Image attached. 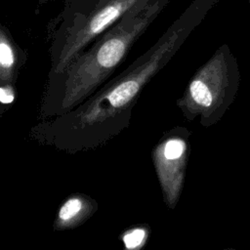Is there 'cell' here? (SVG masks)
Instances as JSON below:
<instances>
[{"label": "cell", "instance_id": "30bf717a", "mask_svg": "<svg viewBox=\"0 0 250 250\" xmlns=\"http://www.w3.org/2000/svg\"><path fill=\"white\" fill-rule=\"evenodd\" d=\"M56 1H62L64 3V2L71 1V0H38V6L45 5V4H48V3H51V2H56Z\"/></svg>", "mask_w": 250, "mask_h": 250}, {"label": "cell", "instance_id": "9c48e42d", "mask_svg": "<svg viewBox=\"0 0 250 250\" xmlns=\"http://www.w3.org/2000/svg\"><path fill=\"white\" fill-rule=\"evenodd\" d=\"M16 99L14 84L0 85V102L2 104H10Z\"/></svg>", "mask_w": 250, "mask_h": 250}, {"label": "cell", "instance_id": "6da1fadb", "mask_svg": "<svg viewBox=\"0 0 250 250\" xmlns=\"http://www.w3.org/2000/svg\"><path fill=\"white\" fill-rule=\"evenodd\" d=\"M220 0H192L147 51L106 81L72 110L35 124L29 134L37 143L68 153L97 149L131 123L145 86L180 50L189 34Z\"/></svg>", "mask_w": 250, "mask_h": 250}, {"label": "cell", "instance_id": "52a82bcc", "mask_svg": "<svg viewBox=\"0 0 250 250\" xmlns=\"http://www.w3.org/2000/svg\"><path fill=\"white\" fill-rule=\"evenodd\" d=\"M24 51L14 40L9 28L0 24V85L15 84L17 73L24 63Z\"/></svg>", "mask_w": 250, "mask_h": 250}, {"label": "cell", "instance_id": "5b68a950", "mask_svg": "<svg viewBox=\"0 0 250 250\" xmlns=\"http://www.w3.org/2000/svg\"><path fill=\"white\" fill-rule=\"evenodd\" d=\"M189 136L187 128L175 127L162 135L151 152L163 201L170 209L176 207L182 194L190 150Z\"/></svg>", "mask_w": 250, "mask_h": 250}, {"label": "cell", "instance_id": "7a4b0ae2", "mask_svg": "<svg viewBox=\"0 0 250 250\" xmlns=\"http://www.w3.org/2000/svg\"><path fill=\"white\" fill-rule=\"evenodd\" d=\"M169 0H151L123 16L60 73L48 75L39 116L62 115L97 92L125 60Z\"/></svg>", "mask_w": 250, "mask_h": 250}, {"label": "cell", "instance_id": "ba28073f", "mask_svg": "<svg viewBox=\"0 0 250 250\" xmlns=\"http://www.w3.org/2000/svg\"><path fill=\"white\" fill-rule=\"evenodd\" d=\"M148 238L146 228H133L122 234V242L128 250H137L142 248Z\"/></svg>", "mask_w": 250, "mask_h": 250}, {"label": "cell", "instance_id": "277c9868", "mask_svg": "<svg viewBox=\"0 0 250 250\" xmlns=\"http://www.w3.org/2000/svg\"><path fill=\"white\" fill-rule=\"evenodd\" d=\"M239 84L238 62L229 45L223 44L194 72L176 104L186 119L211 127L234 102Z\"/></svg>", "mask_w": 250, "mask_h": 250}, {"label": "cell", "instance_id": "3957f363", "mask_svg": "<svg viewBox=\"0 0 250 250\" xmlns=\"http://www.w3.org/2000/svg\"><path fill=\"white\" fill-rule=\"evenodd\" d=\"M151 0H71L48 24L51 67L62 72L101 34L130 11Z\"/></svg>", "mask_w": 250, "mask_h": 250}, {"label": "cell", "instance_id": "8992f818", "mask_svg": "<svg viewBox=\"0 0 250 250\" xmlns=\"http://www.w3.org/2000/svg\"><path fill=\"white\" fill-rule=\"evenodd\" d=\"M97 209V201L89 195L71 194L61 205L54 222V229L65 230L77 228L93 216Z\"/></svg>", "mask_w": 250, "mask_h": 250}]
</instances>
